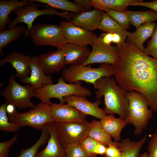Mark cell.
<instances>
[{
  "label": "cell",
  "mask_w": 157,
  "mask_h": 157,
  "mask_svg": "<svg viewBox=\"0 0 157 157\" xmlns=\"http://www.w3.org/2000/svg\"><path fill=\"white\" fill-rule=\"evenodd\" d=\"M107 147L104 144L99 142L94 148V154L96 155L99 154L102 156H104Z\"/></svg>",
  "instance_id": "7bdbcfd3"
},
{
  "label": "cell",
  "mask_w": 157,
  "mask_h": 157,
  "mask_svg": "<svg viewBox=\"0 0 157 157\" xmlns=\"http://www.w3.org/2000/svg\"><path fill=\"white\" fill-rule=\"evenodd\" d=\"M27 29L24 26H18L14 28L3 30L0 32V53L4 56L2 49L10 43L20 38L25 34Z\"/></svg>",
  "instance_id": "f1b7e54d"
},
{
  "label": "cell",
  "mask_w": 157,
  "mask_h": 157,
  "mask_svg": "<svg viewBox=\"0 0 157 157\" xmlns=\"http://www.w3.org/2000/svg\"><path fill=\"white\" fill-rule=\"evenodd\" d=\"M147 150L148 157H157V136L155 133L149 142Z\"/></svg>",
  "instance_id": "f35d334b"
},
{
  "label": "cell",
  "mask_w": 157,
  "mask_h": 157,
  "mask_svg": "<svg viewBox=\"0 0 157 157\" xmlns=\"http://www.w3.org/2000/svg\"><path fill=\"white\" fill-rule=\"evenodd\" d=\"M73 2L86 11H90L92 7L90 4V0H74Z\"/></svg>",
  "instance_id": "b9f144b4"
},
{
  "label": "cell",
  "mask_w": 157,
  "mask_h": 157,
  "mask_svg": "<svg viewBox=\"0 0 157 157\" xmlns=\"http://www.w3.org/2000/svg\"><path fill=\"white\" fill-rule=\"evenodd\" d=\"M91 66V64L71 65L63 70L62 76L66 82L69 83L83 81L94 84L102 77H111L114 75L112 65L102 64L97 68H92Z\"/></svg>",
  "instance_id": "5b68a950"
},
{
  "label": "cell",
  "mask_w": 157,
  "mask_h": 157,
  "mask_svg": "<svg viewBox=\"0 0 157 157\" xmlns=\"http://www.w3.org/2000/svg\"><path fill=\"white\" fill-rule=\"evenodd\" d=\"M116 47L118 56L113 65L117 84L126 92L143 95L149 108L157 113V59L145 54L128 40Z\"/></svg>",
  "instance_id": "6da1fadb"
},
{
  "label": "cell",
  "mask_w": 157,
  "mask_h": 157,
  "mask_svg": "<svg viewBox=\"0 0 157 157\" xmlns=\"http://www.w3.org/2000/svg\"><path fill=\"white\" fill-rule=\"evenodd\" d=\"M32 56L14 51L0 60V67L6 63L10 64L15 70L16 76L20 80L29 76L31 70L29 63Z\"/></svg>",
  "instance_id": "e0dca14e"
},
{
  "label": "cell",
  "mask_w": 157,
  "mask_h": 157,
  "mask_svg": "<svg viewBox=\"0 0 157 157\" xmlns=\"http://www.w3.org/2000/svg\"><path fill=\"white\" fill-rule=\"evenodd\" d=\"M145 54L151 56L157 59V24L154 29L151 39L143 52Z\"/></svg>",
  "instance_id": "e575fe53"
},
{
  "label": "cell",
  "mask_w": 157,
  "mask_h": 157,
  "mask_svg": "<svg viewBox=\"0 0 157 157\" xmlns=\"http://www.w3.org/2000/svg\"><path fill=\"white\" fill-rule=\"evenodd\" d=\"M7 105L5 103L0 106V130L9 133L15 132L20 127L10 121L7 115Z\"/></svg>",
  "instance_id": "1f68e13d"
},
{
  "label": "cell",
  "mask_w": 157,
  "mask_h": 157,
  "mask_svg": "<svg viewBox=\"0 0 157 157\" xmlns=\"http://www.w3.org/2000/svg\"><path fill=\"white\" fill-rule=\"evenodd\" d=\"M79 82L74 83H67L61 76L58 80V83L43 85L41 88L34 90L35 97L41 102L51 105L50 99H58L60 103L65 104L64 97L72 95L87 97L92 94L91 91L83 86Z\"/></svg>",
  "instance_id": "277c9868"
},
{
  "label": "cell",
  "mask_w": 157,
  "mask_h": 157,
  "mask_svg": "<svg viewBox=\"0 0 157 157\" xmlns=\"http://www.w3.org/2000/svg\"><path fill=\"white\" fill-rule=\"evenodd\" d=\"M52 116L54 121L59 122H83L86 121V115L67 104H52Z\"/></svg>",
  "instance_id": "5bb4252c"
},
{
  "label": "cell",
  "mask_w": 157,
  "mask_h": 157,
  "mask_svg": "<svg viewBox=\"0 0 157 157\" xmlns=\"http://www.w3.org/2000/svg\"><path fill=\"white\" fill-rule=\"evenodd\" d=\"M34 3L28 0H12L0 1V30L5 28L10 21L9 16L10 13L17 8L26 5L32 4Z\"/></svg>",
  "instance_id": "603a6c76"
},
{
  "label": "cell",
  "mask_w": 157,
  "mask_h": 157,
  "mask_svg": "<svg viewBox=\"0 0 157 157\" xmlns=\"http://www.w3.org/2000/svg\"><path fill=\"white\" fill-rule=\"evenodd\" d=\"M103 157H105V156H103Z\"/></svg>",
  "instance_id": "7dc6e473"
},
{
  "label": "cell",
  "mask_w": 157,
  "mask_h": 157,
  "mask_svg": "<svg viewBox=\"0 0 157 157\" xmlns=\"http://www.w3.org/2000/svg\"><path fill=\"white\" fill-rule=\"evenodd\" d=\"M148 153L147 152H144L140 155L138 157H148Z\"/></svg>",
  "instance_id": "f6af8a7d"
},
{
  "label": "cell",
  "mask_w": 157,
  "mask_h": 157,
  "mask_svg": "<svg viewBox=\"0 0 157 157\" xmlns=\"http://www.w3.org/2000/svg\"><path fill=\"white\" fill-rule=\"evenodd\" d=\"M16 75L14 74L9 78L5 90L1 92L7 104H12L20 109L34 108L35 106L31 99L35 97L34 89L31 85H22L15 81Z\"/></svg>",
  "instance_id": "9c48e42d"
},
{
  "label": "cell",
  "mask_w": 157,
  "mask_h": 157,
  "mask_svg": "<svg viewBox=\"0 0 157 157\" xmlns=\"http://www.w3.org/2000/svg\"><path fill=\"white\" fill-rule=\"evenodd\" d=\"M99 38L106 44L110 45L113 43L118 45L124 43L126 38L118 34L110 32L101 34Z\"/></svg>",
  "instance_id": "836d02e7"
},
{
  "label": "cell",
  "mask_w": 157,
  "mask_h": 157,
  "mask_svg": "<svg viewBox=\"0 0 157 157\" xmlns=\"http://www.w3.org/2000/svg\"><path fill=\"white\" fill-rule=\"evenodd\" d=\"M29 2L45 4L56 9L76 14L86 11L74 2L67 0H30Z\"/></svg>",
  "instance_id": "83f0119b"
},
{
  "label": "cell",
  "mask_w": 157,
  "mask_h": 157,
  "mask_svg": "<svg viewBox=\"0 0 157 157\" xmlns=\"http://www.w3.org/2000/svg\"><path fill=\"white\" fill-rule=\"evenodd\" d=\"M105 11L124 28L126 30L129 28L130 24L125 10L120 11L108 9Z\"/></svg>",
  "instance_id": "d6a6232c"
},
{
  "label": "cell",
  "mask_w": 157,
  "mask_h": 157,
  "mask_svg": "<svg viewBox=\"0 0 157 157\" xmlns=\"http://www.w3.org/2000/svg\"><path fill=\"white\" fill-rule=\"evenodd\" d=\"M98 29L104 32L118 34L126 38L130 32L128 31L106 12L103 14Z\"/></svg>",
  "instance_id": "f546056e"
},
{
  "label": "cell",
  "mask_w": 157,
  "mask_h": 157,
  "mask_svg": "<svg viewBox=\"0 0 157 157\" xmlns=\"http://www.w3.org/2000/svg\"><path fill=\"white\" fill-rule=\"evenodd\" d=\"M126 97L129 102L127 116L125 119L127 123L134 127V132L140 135L146 128L149 121L153 116V111L148 108L145 97L135 91L126 92Z\"/></svg>",
  "instance_id": "3957f363"
},
{
  "label": "cell",
  "mask_w": 157,
  "mask_h": 157,
  "mask_svg": "<svg viewBox=\"0 0 157 157\" xmlns=\"http://www.w3.org/2000/svg\"><path fill=\"white\" fill-rule=\"evenodd\" d=\"M147 140V135L138 141H133L129 138L118 142L117 147L122 153L121 157H138L142 147Z\"/></svg>",
  "instance_id": "cb8c5ba5"
},
{
  "label": "cell",
  "mask_w": 157,
  "mask_h": 157,
  "mask_svg": "<svg viewBox=\"0 0 157 157\" xmlns=\"http://www.w3.org/2000/svg\"><path fill=\"white\" fill-rule=\"evenodd\" d=\"M112 77H103L93 84L96 90V97L100 100L104 98V110L106 114H117L124 119L126 118L129 102L126 92L117 83Z\"/></svg>",
  "instance_id": "7a4b0ae2"
},
{
  "label": "cell",
  "mask_w": 157,
  "mask_h": 157,
  "mask_svg": "<svg viewBox=\"0 0 157 157\" xmlns=\"http://www.w3.org/2000/svg\"><path fill=\"white\" fill-rule=\"evenodd\" d=\"M125 12L130 24L134 26L136 29L144 23L157 21V12L152 10L140 11L126 10Z\"/></svg>",
  "instance_id": "d4e9b609"
},
{
  "label": "cell",
  "mask_w": 157,
  "mask_h": 157,
  "mask_svg": "<svg viewBox=\"0 0 157 157\" xmlns=\"http://www.w3.org/2000/svg\"><path fill=\"white\" fill-rule=\"evenodd\" d=\"M58 135L63 147L80 143L88 136L90 122H59L54 121Z\"/></svg>",
  "instance_id": "30bf717a"
},
{
  "label": "cell",
  "mask_w": 157,
  "mask_h": 157,
  "mask_svg": "<svg viewBox=\"0 0 157 157\" xmlns=\"http://www.w3.org/2000/svg\"><path fill=\"white\" fill-rule=\"evenodd\" d=\"M100 122L105 130L115 142L120 140L121 131L128 124L125 119L120 117L116 118L113 114L106 115Z\"/></svg>",
  "instance_id": "44dd1931"
},
{
  "label": "cell",
  "mask_w": 157,
  "mask_h": 157,
  "mask_svg": "<svg viewBox=\"0 0 157 157\" xmlns=\"http://www.w3.org/2000/svg\"><path fill=\"white\" fill-rule=\"evenodd\" d=\"M65 149L67 157H90L79 144L69 145Z\"/></svg>",
  "instance_id": "d590c367"
},
{
  "label": "cell",
  "mask_w": 157,
  "mask_h": 157,
  "mask_svg": "<svg viewBox=\"0 0 157 157\" xmlns=\"http://www.w3.org/2000/svg\"><path fill=\"white\" fill-rule=\"evenodd\" d=\"M143 0H137L131 3L129 6H140L149 8L151 10L157 12V0L149 2H143Z\"/></svg>",
  "instance_id": "60d3db41"
},
{
  "label": "cell",
  "mask_w": 157,
  "mask_h": 157,
  "mask_svg": "<svg viewBox=\"0 0 157 157\" xmlns=\"http://www.w3.org/2000/svg\"><path fill=\"white\" fill-rule=\"evenodd\" d=\"M104 156L106 157H121L122 153L117 146L110 144L107 147Z\"/></svg>",
  "instance_id": "ab89813d"
},
{
  "label": "cell",
  "mask_w": 157,
  "mask_h": 157,
  "mask_svg": "<svg viewBox=\"0 0 157 157\" xmlns=\"http://www.w3.org/2000/svg\"><path fill=\"white\" fill-rule=\"evenodd\" d=\"M40 4L33 3L26 5L16 8L14 11L16 17L9 22L8 28L10 29L16 27L20 23L26 24L27 26L26 32L24 39L29 36L28 32L33 25L34 20L38 16L42 15H56L65 18L68 22H71L74 13L65 11L59 12L57 9L47 5L42 10L38 9Z\"/></svg>",
  "instance_id": "8992f818"
},
{
  "label": "cell",
  "mask_w": 157,
  "mask_h": 157,
  "mask_svg": "<svg viewBox=\"0 0 157 157\" xmlns=\"http://www.w3.org/2000/svg\"><path fill=\"white\" fill-rule=\"evenodd\" d=\"M91 46L92 50L83 65L86 66L95 63L112 65L115 63L118 56L116 46L106 44L98 37Z\"/></svg>",
  "instance_id": "7c38bea8"
},
{
  "label": "cell",
  "mask_w": 157,
  "mask_h": 157,
  "mask_svg": "<svg viewBox=\"0 0 157 157\" xmlns=\"http://www.w3.org/2000/svg\"><path fill=\"white\" fill-rule=\"evenodd\" d=\"M8 117L10 122L20 127L29 126L38 130H42L47 124L54 121L51 115V105L42 102L24 113H19L15 109Z\"/></svg>",
  "instance_id": "52a82bcc"
},
{
  "label": "cell",
  "mask_w": 157,
  "mask_h": 157,
  "mask_svg": "<svg viewBox=\"0 0 157 157\" xmlns=\"http://www.w3.org/2000/svg\"><path fill=\"white\" fill-rule=\"evenodd\" d=\"M64 53V64L82 65L88 58L91 51L87 46L67 43L62 48Z\"/></svg>",
  "instance_id": "ffe728a7"
},
{
  "label": "cell",
  "mask_w": 157,
  "mask_h": 157,
  "mask_svg": "<svg viewBox=\"0 0 157 157\" xmlns=\"http://www.w3.org/2000/svg\"><path fill=\"white\" fill-rule=\"evenodd\" d=\"M137 0H90V4L95 8L105 11L108 9L124 11Z\"/></svg>",
  "instance_id": "484cf974"
},
{
  "label": "cell",
  "mask_w": 157,
  "mask_h": 157,
  "mask_svg": "<svg viewBox=\"0 0 157 157\" xmlns=\"http://www.w3.org/2000/svg\"><path fill=\"white\" fill-rule=\"evenodd\" d=\"M64 99L67 104L74 107L86 115H90L100 119L106 115L104 109L99 107L101 102L100 100H97L94 102H92L86 97L75 95L65 97Z\"/></svg>",
  "instance_id": "4fadbf2b"
},
{
  "label": "cell",
  "mask_w": 157,
  "mask_h": 157,
  "mask_svg": "<svg viewBox=\"0 0 157 157\" xmlns=\"http://www.w3.org/2000/svg\"><path fill=\"white\" fill-rule=\"evenodd\" d=\"M50 137L45 148L35 157H67L65 149L63 146L55 128L54 121L45 125Z\"/></svg>",
  "instance_id": "9a60e30c"
},
{
  "label": "cell",
  "mask_w": 157,
  "mask_h": 157,
  "mask_svg": "<svg viewBox=\"0 0 157 157\" xmlns=\"http://www.w3.org/2000/svg\"><path fill=\"white\" fill-rule=\"evenodd\" d=\"M49 137V132L45 126L42 130L41 135L38 140L31 147L22 149L19 155L16 157H35L38 149L46 143Z\"/></svg>",
  "instance_id": "4dcf8cb0"
},
{
  "label": "cell",
  "mask_w": 157,
  "mask_h": 157,
  "mask_svg": "<svg viewBox=\"0 0 157 157\" xmlns=\"http://www.w3.org/2000/svg\"><path fill=\"white\" fill-rule=\"evenodd\" d=\"M38 62L46 74H50L60 72L64 64V53L62 48L56 51H51L40 54L37 56Z\"/></svg>",
  "instance_id": "2e32d148"
},
{
  "label": "cell",
  "mask_w": 157,
  "mask_h": 157,
  "mask_svg": "<svg viewBox=\"0 0 157 157\" xmlns=\"http://www.w3.org/2000/svg\"><path fill=\"white\" fill-rule=\"evenodd\" d=\"M29 66L31 70L30 75L21 80V81L30 84L34 90L44 85L53 84L51 75H46L40 66L37 56H32Z\"/></svg>",
  "instance_id": "ac0fdd59"
},
{
  "label": "cell",
  "mask_w": 157,
  "mask_h": 157,
  "mask_svg": "<svg viewBox=\"0 0 157 157\" xmlns=\"http://www.w3.org/2000/svg\"><path fill=\"white\" fill-rule=\"evenodd\" d=\"M17 137L15 133L9 140L0 142V157H8L10 148L17 140Z\"/></svg>",
  "instance_id": "74e56055"
},
{
  "label": "cell",
  "mask_w": 157,
  "mask_h": 157,
  "mask_svg": "<svg viewBox=\"0 0 157 157\" xmlns=\"http://www.w3.org/2000/svg\"><path fill=\"white\" fill-rule=\"evenodd\" d=\"M59 26L68 43L81 46H92L98 38L92 32L76 26L71 22L62 21Z\"/></svg>",
  "instance_id": "8fae6325"
},
{
  "label": "cell",
  "mask_w": 157,
  "mask_h": 157,
  "mask_svg": "<svg viewBox=\"0 0 157 157\" xmlns=\"http://www.w3.org/2000/svg\"><path fill=\"white\" fill-rule=\"evenodd\" d=\"M157 22H151L144 23L130 33L128 36V40L133 43L142 52L144 48L143 44L146 40L151 36Z\"/></svg>",
  "instance_id": "7402d4cb"
},
{
  "label": "cell",
  "mask_w": 157,
  "mask_h": 157,
  "mask_svg": "<svg viewBox=\"0 0 157 157\" xmlns=\"http://www.w3.org/2000/svg\"><path fill=\"white\" fill-rule=\"evenodd\" d=\"M15 107L12 104H8L6 106L7 112L10 114L12 113L15 110Z\"/></svg>",
  "instance_id": "ee69618b"
},
{
  "label": "cell",
  "mask_w": 157,
  "mask_h": 157,
  "mask_svg": "<svg viewBox=\"0 0 157 157\" xmlns=\"http://www.w3.org/2000/svg\"><path fill=\"white\" fill-rule=\"evenodd\" d=\"M90 124L89 136L107 147L110 144L117 146L118 142L112 140L111 137L104 129L100 121L92 120Z\"/></svg>",
  "instance_id": "4316f807"
},
{
  "label": "cell",
  "mask_w": 157,
  "mask_h": 157,
  "mask_svg": "<svg viewBox=\"0 0 157 157\" xmlns=\"http://www.w3.org/2000/svg\"><path fill=\"white\" fill-rule=\"evenodd\" d=\"M99 142L88 136L80 143V145L90 157H96L94 151L96 145Z\"/></svg>",
  "instance_id": "8d00e7d4"
},
{
  "label": "cell",
  "mask_w": 157,
  "mask_h": 157,
  "mask_svg": "<svg viewBox=\"0 0 157 157\" xmlns=\"http://www.w3.org/2000/svg\"><path fill=\"white\" fill-rule=\"evenodd\" d=\"M34 44L38 46L47 45L61 49L68 43L60 27L57 25L38 24L28 32Z\"/></svg>",
  "instance_id": "ba28073f"
},
{
  "label": "cell",
  "mask_w": 157,
  "mask_h": 157,
  "mask_svg": "<svg viewBox=\"0 0 157 157\" xmlns=\"http://www.w3.org/2000/svg\"><path fill=\"white\" fill-rule=\"evenodd\" d=\"M155 133L156 134V135L157 136V127H156V129Z\"/></svg>",
  "instance_id": "bcb514c9"
},
{
  "label": "cell",
  "mask_w": 157,
  "mask_h": 157,
  "mask_svg": "<svg viewBox=\"0 0 157 157\" xmlns=\"http://www.w3.org/2000/svg\"><path fill=\"white\" fill-rule=\"evenodd\" d=\"M104 11L93 10L74 13L71 22L75 25L92 32L98 29Z\"/></svg>",
  "instance_id": "d6986e66"
}]
</instances>
